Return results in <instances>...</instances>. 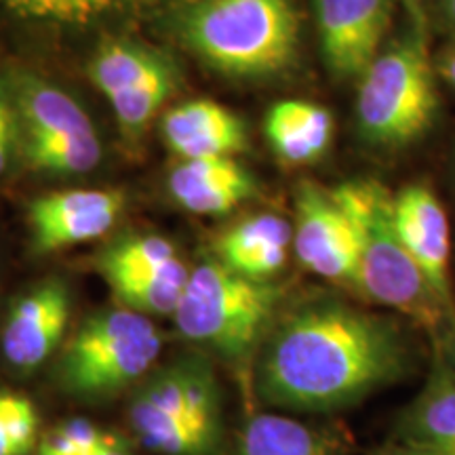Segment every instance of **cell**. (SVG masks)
I'll return each mask as SVG.
<instances>
[{
	"mask_svg": "<svg viewBox=\"0 0 455 455\" xmlns=\"http://www.w3.org/2000/svg\"><path fill=\"white\" fill-rule=\"evenodd\" d=\"M407 361L405 339L388 318L321 301L275 329L259 356L258 390L289 411H338L396 382Z\"/></svg>",
	"mask_w": 455,
	"mask_h": 455,
	"instance_id": "cell-1",
	"label": "cell"
},
{
	"mask_svg": "<svg viewBox=\"0 0 455 455\" xmlns=\"http://www.w3.org/2000/svg\"><path fill=\"white\" fill-rule=\"evenodd\" d=\"M331 195L355 232L356 291L435 331L447 310L398 235L395 195L369 178L344 181Z\"/></svg>",
	"mask_w": 455,
	"mask_h": 455,
	"instance_id": "cell-2",
	"label": "cell"
},
{
	"mask_svg": "<svg viewBox=\"0 0 455 455\" xmlns=\"http://www.w3.org/2000/svg\"><path fill=\"white\" fill-rule=\"evenodd\" d=\"M186 41L228 76H270L298 51L291 0H201L186 17Z\"/></svg>",
	"mask_w": 455,
	"mask_h": 455,
	"instance_id": "cell-3",
	"label": "cell"
},
{
	"mask_svg": "<svg viewBox=\"0 0 455 455\" xmlns=\"http://www.w3.org/2000/svg\"><path fill=\"white\" fill-rule=\"evenodd\" d=\"M278 299L281 289L270 281L236 275L221 261H203L190 270L173 318L186 339L243 361L268 331Z\"/></svg>",
	"mask_w": 455,
	"mask_h": 455,
	"instance_id": "cell-4",
	"label": "cell"
},
{
	"mask_svg": "<svg viewBox=\"0 0 455 455\" xmlns=\"http://www.w3.org/2000/svg\"><path fill=\"white\" fill-rule=\"evenodd\" d=\"M439 95L422 38H403L363 72L356 114L363 138L375 146H407L435 123Z\"/></svg>",
	"mask_w": 455,
	"mask_h": 455,
	"instance_id": "cell-5",
	"label": "cell"
},
{
	"mask_svg": "<svg viewBox=\"0 0 455 455\" xmlns=\"http://www.w3.org/2000/svg\"><path fill=\"white\" fill-rule=\"evenodd\" d=\"M163 338L146 315L112 308L89 316L60 363L66 390L101 396L141 378L161 355Z\"/></svg>",
	"mask_w": 455,
	"mask_h": 455,
	"instance_id": "cell-6",
	"label": "cell"
},
{
	"mask_svg": "<svg viewBox=\"0 0 455 455\" xmlns=\"http://www.w3.org/2000/svg\"><path fill=\"white\" fill-rule=\"evenodd\" d=\"M20 140L34 169L81 175L98 167L101 144L87 112L61 89L34 74L11 83Z\"/></svg>",
	"mask_w": 455,
	"mask_h": 455,
	"instance_id": "cell-7",
	"label": "cell"
},
{
	"mask_svg": "<svg viewBox=\"0 0 455 455\" xmlns=\"http://www.w3.org/2000/svg\"><path fill=\"white\" fill-rule=\"evenodd\" d=\"M293 249L299 264L327 281L356 283L355 232L331 190L301 181L295 190Z\"/></svg>",
	"mask_w": 455,
	"mask_h": 455,
	"instance_id": "cell-8",
	"label": "cell"
},
{
	"mask_svg": "<svg viewBox=\"0 0 455 455\" xmlns=\"http://www.w3.org/2000/svg\"><path fill=\"white\" fill-rule=\"evenodd\" d=\"M321 51L335 76H363L382 53L392 0H315Z\"/></svg>",
	"mask_w": 455,
	"mask_h": 455,
	"instance_id": "cell-9",
	"label": "cell"
},
{
	"mask_svg": "<svg viewBox=\"0 0 455 455\" xmlns=\"http://www.w3.org/2000/svg\"><path fill=\"white\" fill-rule=\"evenodd\" d=\"M396 230L409 255L422 272L436 299L447 312L453 310L451 276H449V235L447 212L439 196L424 184L403 188L395 195Z\"/></svg>",
	"mask_w": 455,
	"mask_h": 455,
	"instance_id": "cell-10",
	"label": "cell"
},
{
	"mask_svg": "<svg viewBox=\"0 0 455 455\" xmlns=\"http://www.w3.org/2000/svg\"><path fill=\"white\" fill-rule=\"evenodd\" d=\"M123 209L121 190L51 192L30 204L34 244L49 253L93 241L116 224Z\"/></svg>",
	"mask_w": 455,
	"mask_h": 455,
	"instance_id": "cell-11",
	"label": "cell"
},
{
	"mask_svg": "<svg viewBox=\"0 0 455 455\" xmlns=\"http://www.w3.org/2000/svg\"><path fill=\"white\" fill-rule=\"evenodd\" d=\"M68 318L70 295L57 278L44 281L17 299L3 333L4 356L11 365L21 369L41 365L61 341Z\"/></svg>",
	"mask_w": 455,
	"mask_h": 455,
	"instance_id": "cell-12",
	"label": "cell"
},
{
	"mask_svg": "<svg viewBox=\"0 0 455 455\" xmlns=\"http://www.w3.org/2000/svg\"><path fill=\"white\" fill-rule=\"evenodd\" d=\"M163 138L181 158L232 156L247 146L241 118L212 100L186 101L163 118Z\"/></svg>",
	"mask_w": 455,
	"mask_h": 455,
	"instance_id": "cell-13",
	"label": "cell"
},
{
	"mask_svg": "<svg viewBox=\"0 0 455 455\" xmlns=\"http://www.w3.org/2000/svg\"><path fill=\"white\" fill-rule=\"evenodd\" d=\"M169 190L188 212L221 215L251 198L255 181L232 156L186 158L171 173Z\"/></svg>",
	"mask_w": 455,
	"mask_h": 455,
	"instance_id": "cell-14",
	"label": "cell"
},
{
	"mask_svg": "<svg viewBox=\"0 0 455 455\" xmlns=\"http://www.w3.org/2000/svg\"><path fill=\"white\" fill-rule=\"evenodd\" d=\"M293 228L281 215L259 213L238 221L221 235L220 261L253 281H268L287 261Z\"/></svg>",
	"mask_w": 455,
	"mask_h": 455,
	"instance_id": "cell-15",
	"label": "cell"
},
{
	"mask_svg": "<svg viewBox=\"0 0 455 455\" xmlns=\"http://www.w3.org/2000/svg\"><path fill=\"white\" fill-rule=\"evenodd\" d=\"M135 398L164 413L184 415L201 428L220 435L218 382L209 365L201 361H181L163 369Z\"/></svg>",
	"mask_w": 455,
	"mask_h": 455,
	"instance_id": "cell-16",
	"label": "cell"
},
{
	"mask_svg": "<svg viewBox=\"0 0 455 455\" xmlns=\"http://www.w3.org/2000/svg\"><path fill=\"white\" fill-rule=\"evenodd\" d=\"M266 138L283 163H315L333 138V116L323 106L287 100L272 106L266 116Z\"/></svg>",
	"mask_w": 455,
	"mask_h": 455,
	"instance_id": "cell-17",
	"label": "cell"
},
{
	"mask_svg": "<svg viewBox=\"0 0 455 455\" xmlns=\"http://www.w3.org/2000/svg\"><path fill=\"white\" fill-rule=\"evenodd\" d=\"M236 455H338V445L298 419L261 413L244 426Z\"/></svg>",
	"mask_w": 455,
	"mask_h": 455,
	"instance_id": "cell-18",
	"label": "cell"
},
{
	"mask_svg": "<svg viewBox=\"0 0 455 455\" xmlns=\"http://www.w3.org/2000/svg\"><path fill=\"white\" fill-rule=\"evenodd\" d=\"M190 270L180 258L144 272H118L104 276L114 295L140 315H173L184 293Z\"/></svg>",
	"mask_w": 455,
	"mask_h": 455,
	"instance_id": "cell-19",
	"label": "cell"
},
{
	"mask_svg": "<svg viewBox=\"0 0 455 455\" xmlns=\"http://www.w3.org/2000/svg\"><path fill=\"white\" fill-rule=\"evenodd\" d=\"M129 418L141 443L163 455H209L220 436L184 415L164 413L140 398L131 403Z\"/></svg>",
	"mask_w": 455,
	"mask_h": 455,
	"instance_id": "cell-20",
	"label": "cell"
},
{
	"mask_svg": "<svg viewBox=\"0 0 455 455\" xmlns=\"http://www.w3.org/2000/svg\"><path fill=\"white\" fill-rule=\"evenodd\" d=\"M164 57L127 41H108L95 51L89 76L108 100L144 81L164 64Z\"/></svg>",
	"mask_w": 455,
	"mask_h": 455,
	"instance_id": "cell-21",
	"label": "cell"
},
{
	"mask_svg": "<svg viewBox=\"0 0 455 455\" xmlns=\"http://www.w3.org/2000/svg\"><path fill=\"white\" fill-rule=\"evenodd\" d=\"M441 369L407 418L415 445H441L455 439V375Z\"/></svg>",
	"mask_w": 455,
	"mask_h": 455,
	"instance_id": "cell-22",
	"label": "cell"
},
{
	"mask_svg": "<svg viewBox=\"0 0 455 455\" xmlns=\"http://www.w3.org/2000/svg\"><path fill=\"white\" fill-rule=\"evenodd\" d=\"M175 89V74L169 61L140 81L133 87H129L123 93L110 98L112 110L116 114L118 127L129 138H138L141 131L148 127V123L155 118V114L161 110V106Z\"/></svg>",
	"mask_w": 455,
	"mask_h": 455,
	"instance_id": "cell-23",
	"label": "cell"
},
{
	"mask_svg": "<svg viewBox=\"0 0 455 455\" xmlns=\"http://www.w3.org/2000/svg\"><path fill=\"white\" fill-rule=\"evenodd\" d=\"M178 258L173 243L158 235L127 236L101 253L98 268L104 276L118 272H144Z\"/></svg>",
	"mask_w": 455,
	"mask_h": 455,
	"instance_id": "cell-24",
	"label": "cell"
},
{
	"mask_svg": "<svg viewBox=\"0 0 455 455\" xmlns=\"http://www.w3.org/2000/svg\"><path fill=\"white\" fill-rule=\"evenodd\" d=\"M11 7L30 17L55 21H87L114 11L127 0H7Z\"/></svg>",
	"mask_w": 455,
	"mask_h": 455,
	"instance_id": "cell-25",
	"label": "cell"
},
{
	"mask_svg": "<svg viewBox=\"0 0 455 455\" xmlns=\"http://www.w3.org/2000/svg\"><path fill=\"white\" fill-rule=\"evenodd\" d=\"M0 415H3L4 432L21 451H28L36 441L38 413L28 398L20 395L0 392Z\"/></svg>",
	"mask_w": 455,
	"mask_h": 455,
	"instance_id": "cell-26",
	"label": "cell"
},
{
	"mask_svg": "<svg viewBox=\"0 0 455 455\" xmlns=\"http://www.w3.org/2000/svg\"><path fill=\"white\" fill-rule=\"evenodd\" d=\"M60 428L66 432L68 439H70L74 445L87 455L93 451L95 447H100L101 441H104L108 435V432H101L100 428H95L89 419H83V418H74L70 422L61 424Z\"/></svg>",
	"mask_w": 455,
	"mask_h": 455,
	"instance_id": "cell-27",
	"label": "cell"
},
{
	"mask_svg": "<svg viewBox=\"0 0 455 455\" xmlns=\"http://www.w3.org/2000/svg\"><path fill=\"white\" fill-rule=\"evenodd\" d=\"M20 141V127H17V118L0 123V175L4 173L9 167L11 155H13V148Z\"/></svg>",
	"mask_w": 455,
	"mask_h": 455,
	"instance_id": "cell-28",
	"label": "cell"
},
{
	"mask_svg": "<svg viewBox=\"0 0 455 455\" xmlns=\"http://www.w3.org/2000/svg\"><path fill=\"white\" fill-rule=\"evenodd\" d=\"M41 455H87L83 453L61 428H55L41 443Z\"/></svg>",
	"mask_w": 455,
	"mask_h": 455,
	"instance_id": "cell-29",
	"label": "cell"
},
{
	"mask_svg": "<svg viewBox=\"0 0 455 455\" xmlns=\"http://www.w3.org/2000/svg\"><path fill=\"white\" fill-rule=\"evenodd\" d=\"M89 455H133V453H131L127 443H124L121 436L110 435V432H108L106 439L101 441V445L95 447Z\"/></svg>",
	"mask_w": 455,
	"mask_h": 455,
	"instance_id": "cell-30",
	"label": "cell"
},
{
	"mask_svg": "<svg viewBox=\"0 0 455 455\" xmlns=\"http://www.w3.org/2000/svg\"><path fill=\"white\" fill-rule=\"evenodd\" d=\"M17 118L13 98H11V89L4 83H0V123Z\"/></svg>",
	"mask_w": 455,
	"mask_h": 455,
	"instance_id": "cell-31",
	"label": "cell"
},
{
	"mask_svg": "<svg viewBox=\"0 0 455 455\" xmlns=\"http://www.w3.org/2000/svg\"><path fill=\"white\" fill-rule=\"evenodd\" d=\"M0 455H24V451H21V449L9 439L7 432H4L3 415H0Z\"/></svg>",
	"mask_w": 455,
	"mask_h": 455,
	"instance_id": "cell-32",
	"label": "cell"
},
{
	"mask_svg": "<svg viewBox=\"0 0 455 455\" xmlns=\"http://www.w3.org/2000/svg\"><path fill=\"white\" fill-rule=\"evenodd\" d=\"M441 74H443V78L451 84V87H455V49L449 51V53L445 55V60H443Z\"/></svg>",
	"mask_w": 455,
	"mask_h": 455,
	"instance_id": "cell-33",
	"label": "cell"
},
{
	"mask_svg": "<svg viewBox=\"0 0 455 455\" xmlns=\"http://www.w3.org/2000/svg\"><path fill=\"white\" fill-rule=\"evenodd\" d=\"M390 455H445V453L436 451V449H432V447L415 445V443H413V447H407V449H398V451H392Z\"/></svg>",
	"mask_w": 455,
	"mask_h": 455,
	"instance_id": "cell-34",
	"label": "cell"
},
{
	"mask_svg": "<svg viewBox=\"0 0 455 455\" xmlns=\"http://www.w3.org/2000/svg\"><path fill=\"white\" fill-rule=\"evenodd\" d=\"M424 447H430V445H424ZM432 449H436V451H441L445 455H455V439L447 441V443H441V445H432Z\"/></svg>",
	"mask_w": 455,
	"mask_h": 455,
	"instance_id": "cell-35",
	"label": "cell"
},
{
	"mask_svg": "<svg viewBox=\"0 0 455 455\" xmlns=\"http://www.w3.org/2000/svg\"><path fill=\"white\" fill-rule=\"evenodd\" d=\"M445 11L447 17L455 24V0H445Z\"/></svg>",
	"mask_w": 455,
	"mask_h": 455,
	"instance_id": "cell-36",
	"label": "cell"
}]
</instances>
